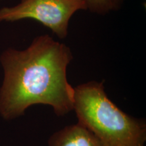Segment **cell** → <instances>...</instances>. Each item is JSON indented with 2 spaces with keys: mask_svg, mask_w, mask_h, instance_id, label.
Wrapping results in <instances>:
<instances>
[{
  "mask_svg": "<svg viewBox=\"0 0 146 146\" xmlns=\"http://www.w3.org/2000/svg\"><path fill=\"white\" fill-rule=\"evenodd\" d=\"M70 49L49 35L35 37L25 50L9 47L0 55L3 79L0 115L12 120L33 105L52 106L57 116L73 110L74 89L67 79Z\"/></svg>",
  "mask_w": 146,
  "mask_h": 146,
  "instance_id": "1",
  "label": "cell"
},
{
  "mask_svg": "<svg viewBox=\"0 0 146 146\" xmlns=\"http://www.w3.org/2000/svg\"><path fill=\"white\" fill-rule=\"evenodd\" d=\"M74 89L78 123L91 131L102 146H145L146 123L119 109L109 99L104 82L89 81Z\"/></svg>",
  "mask_w": 146,
  "mask_h": 146,
  "instance_id": "2",
  "label": "cell"
},
{
  "mask_svg": "<svg viewBox=\"0 0 146 146\" xmlns=\"http://www.w3.org/2000/svg\"><path fill=\"white\" fill-rule=\"evenodd\" d=\"M80 10H87L83 0H21L13 6L0 8V22L33 19L62 39L68 35L70 18Z\"/></svg>",
  "mask_w": 146,
  "mask_h": 146,
  "instance_id": "3",
  "label": "cell"
},
{
  "mask_svg": "<svg viewBox=\"0 0 146 146\" xmlns=\"http://www.w3.org/2000/svg\"><path fill=\"white\" fill-rule=\"evenodd\" d=\"M49 146H102L91 131L79 123L65 127L49 139Z\"/></svg>",
  "mask_w": 146,
  "mask_h": 146,
  "instance_id": "4",
  "label": "cell"
},
{
  "mask_svg": "<svg viewBox=\"0 0 146 146\" xmlns=\"http://www.w3.org/2000/svg\"><path fill=\"white\" fill-rule=\"evenodd\" d=\"M87 10L94 14L104 15L120 10L124 0H83Z\"/></svg>",
  "mask_w": 146,
  "mask_h": 146,
  "instance_id": "5",
  "label": "cell"
}]
</instances>
